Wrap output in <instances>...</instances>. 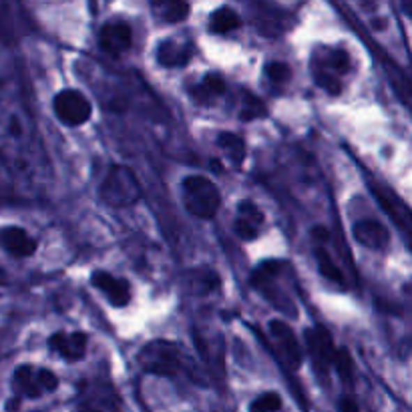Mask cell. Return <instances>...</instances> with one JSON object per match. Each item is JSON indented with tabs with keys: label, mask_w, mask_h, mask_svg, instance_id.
<instances>
[{
	"label": "cell",
	"mask_w": 412,
	"mask_h": 412,
	"mask_svg": "<svg viewBox=\"0 0 412 412\" xmlns=\"http://www.w3.org/2000/svg\"><path fill=\"white\" fill-rule=\"evenodd\" d=\"M240 26V15L234 8H229V6H222V8L213 10L211 17H209V31L213 35H227V33H231V31H236Z\"/></svg>",
	"instance_id": "obj_15"
},
{
	"label": "cell",
	"mask_w": 412,
	"mask_h": 412,
	"mask_svg": "<svg viewBox=\"0 0 412 412\" xmlns=\"http://www.w3.org/2000/svg\"><path fill=\"white\" fill-rule=\"evenodd\" d=\"M137 360L143 372L155 374V376H175L185 366L183 350L177 344L161 340V338L145 344L139 352Z\"/></svg>",
	"instance_id": "obj_1"
},
{
	"label": "cell",
	"mask_w": 412,
	"mask_h": 412,
	"mask_svg": "<svg viewBox=\"0 0 412 412\" xmlns=\"http://www.w3.org/2000/svg\"><path fill=\"white\" fill-rule=\"evenodd\" d=\"M13 384L18 395L26 396V398H38L40 395H45L40 386V378H38V368L35 366H18L13 376Z\"/></svg>",
	"instance_id": "obj_14"
},
{
	"label": "cell",
	"mask_w": 412,
	"mask_h": 412,
	"mask_svg": "<svg viewBox=\"0 0 412 412\" xmlns=\"http://www.w3.org/2000/svg\"><path fill=\"white\" fill-rule=\"evenodd\" d=\"M314 79H316V83L322 86L326 93H330L332 97H336V95H340L342 93V83H340V77H336V75H330L326 70H316L314 69Z\"/></svg>",
	"instance_id": "obj_24"
},
{
	"label": "cell",
	"mask_w": 412,
	"mask_h": 412,
	"mask_svg": "<svg viewBox=\"0 0 412 412\" xmlns=\"http://www.w3.org/2000/svg\"><path fill=\"white\" fill-rule=\"evenodd\" d=\"M99 45L107 54L111 56H121L127 52L133 45V31L127 22L123 20H113L107 22L101 33H99Z\"/></svg>",
	"instance_id": "obj_7"
},
{
	"label": "cell",
	"mask_w": 412,
	"mask_h": 412,
	"mask_svg": "<svg viewBox=\"0 0 412 412\" xmlns=\"http://www.w3.org/2000/svg\"><path fill=\"white\" fill-rule=\"evenodd\" d=\"M312 238H314V241H328V238H330V231H328L324 225H316L314 229H312Z\"/></svg>",
	"instance_id": "obj_29"
},
{
	"label": "cell",
	"mask_w": 412,
	"mask_h": 412,
	"mask_svg": "<svg viewBox=\"0 0 412 412\" xmlns=\"http://www.w3.org/2000/svg\"><path fill=\"white\" fill-rule=\"evenodd\" d=\"M259 117H266V105L261 103L259 99H256V97L247 95L240 109V119L254 121V119H259Z\"/></svg>",
	"instance_id": "obj_22"
},
{
	"label": "cell",
	"mask_w": 412,
	"mask_h": 412,
	"mask_svg": "<svg viewBox=\"0 0 412 412\" xmlns=\"http://www.w3.org/2000/svg\"><path fill=\"white\" fill-rule=\"evenodd\" d=\"M81 412H95V411H81Z\"/></svg>",
	"instance_id": "obj_30"
},
{
	"label": "cell",
	"mask_w": 412,
	"mask_h": 412,
	"mask_svg": "<svg viewBox=\"0 0 412 412\" xmlns=\"http://www.w3.org/2000/svg\"><path fill=\"white\" fill-rule=\"evenodd\" d=\"M238 218L243 220V222H247V224H252L254 227H259V225L264 224V211L259 209L254 201H247V199H243L240 201V206H238Z\"/></svg>",
	"instance_id": "obj_21"
},
{
	"label": "cell",
	"mask_w": 412,
	"mask_h": 412,
	"mask_svg": "<svg viewBox=\"0 0 412 412\" xmlns=\"http://www.w3.org/2000/svg\"><path fill=\"white\" fill-rule=\"evenodd\" d=\"M314 254H316V261H318L320 274L324 275L326 280H330L332 284H340V286H344L342 272L338 270V266H336V264L332 261V258L328 256L326 250H316Z\"/></svg>",
	"instance_id": "obj_19"
},
{
	"label": "cell",
	"mask_w": 412,
	"mask_h": 412,
	"mask_svg": "<svg viewBox=\"0 0 412 412\" xmlns=\"http://www.w3.org/2000/svg\"><path fill=\"white\" fill-rule=\"evenodd\" d=\"M191 59V49L177 40H163L157 47V63L165 69L185 67Z\"/></svg>",
	"instance_id": "obj_12"
},
{
	"label": "cell",
	"mask_w": 412,
	"mask_h": 412,
	"mask_svg": "<svg viewBox=\"0 0 412 412\" xmlns=\"http://www.w3.org/2000/svg\"><path fill=\"white\" fill-rule=\"evenodd\" d=\"M193 277V286L197 292H211L220 286V277L215 275V272L211 270H199V272H193L191 274Z\"/></svg>",
	"instance_id": "obj_23"
},
{
	"label": "cell",
	"mask_w": 412,
	"mask_h": 412,
	"mask_svg": "<svg viewBox=\"0 0 412 412\" xmlns=\"http://www.w3.org/2000/svg\"><path fill=\"white\" fill-rule=\"evenodd\" d=\"M91 284L103 293L115 308H123L131 302V286L127 280L115 277L109 272H95L91 275Z\"/></svg>",
	"instance_id": "obj_8"
},
{
	"label": "cell",
	"mask_w": 412,
	"mask_h": 412,
	"mask_svg": "<svg viewBox=\"0 0 412 412\" xmlns=\"http://www.w3.org/2000/svg\"><path fill=\"white\" fill-rule=\"evenodd\" d=\"M36 240L33 236H29L22 227L10 225L0 229V247L15 256V258H29L36 252Z\"/></svg>",
	"instance_id": "obj_10"
},
{
	"label": "cell",
	"mask_w": 412,
	"mask_h": 412,
	"mask_svg": "<svg viewBox=\"0 0 412 412\" xmlns=\"http://www.w3.org/2000/svg\"><path fill=\"white\" fill-rule=\"evenodd\" d=\"M89 336L85 332H56L49 338V348L63 360L77 362L85 356Z\"/></svg>",
	"instance_id": "obj_9"
},
{
	"label": "cell",
	"mask_w": 412,
	"mask_h": 412,
	"mask_svg": "<svg viewBox=\"0 0 412 412\" xmlns=\"http://www.w3.org/2000/svg\"><path fill=\"white\" fill-rule=\"evenodd\" d=\"M280 409H282V396L277 392H264L250 404V412H277Z\"/></svg>",
	"instance_id": "obj_20"
},
{
	"label": "cell",
	"mask_w": 412,
	"mask_h": 412,
	"mask_svg": "<svg viewBox=\"0 0 412 412\" xmlns=\"http://www.w3.org/2000/svg\"><path fill=\"white\" fill-rule=\"evenodd\" d=\"M52 109H54L56 119L65 123L67 127H81L93 115L91 101L77 89H65L56 93L52 101Z\"/></svg>",
	"instance_id": "obj_4"
},
{
	"label": "cell",
	"mask_w": 412,
	"mask_h": 412,
	"mask_svg": "<svg viewBox=\"0 0 412 412\" xmlns=\"http://www.w3.org/2000/svg\"><path fill=\"white\" fill-rule=\"evenodd\" d=\"M266 77L272 81V83H277V85H282V83H288L290 81V77H292V70L290 67L286 65V63H280V61H274V63H268L266 65Z\"/></svg>",
	"instance_id": "obj_25"
},
{
	"label": "cell",
	"mask_w": 412,
	"mask_h": 412,
	"mask_svg": "<svg viewBox=\"0 0 412 412\" xmlns=\"http://www.w3.org/2000/svg\"><path fill=\"white\" fill-rule=\"evenodd\" d=\"M225 93V79L220 73H209L201 79L199 85L191 89V97L193 101L199 105L215 103Z\"/></svg>",
	"instance_id": "obj_13"
},
{
	"label": "cell",
	"mask_w": 412,
	"mask_h": 412,
	"mask_svg": "<svg viewBox=\"0 0 412 412\" xmlns=\"http://www.w3.org/2000/svg\"><path fill=\"white\" fill-rule=\"evenodd\" d=\"M350 69V56L344 49H334L326 54L324 63H322V70H326L330 75L340 77L344 73H348Z\"/></svg>",
	"instance_id": "obj_18"
},
{
	"label": "cell",
	"mask_w": 412,
	"mask_h": 412,
	"mask_svg": "<svg viewBox=\"0 0 412 412\" xmlns=\"http://www.w3.org/2000/svg\"><path fill=\"white\" fill-rule=\"evenodd\" d=\"M352 236L360 245L368 250H384L390 241V234L386 225H382L376 220H360L352 227Z\"/></svg>",
	"instance_id": "obj_11"
},
{
	"label": "cell",
	"mask_w": 412,
	"mask_h": 412,
	"mask_svg": "<svg viewBox=\"0 0 412 412\" xmlns=\"http://www.w3.org/2000/svg\"><path fill=\"white\" fill-rule=\"evenodd\" d=\"M38 378H40V386L45 392H54L59 388V378L54 372L47 370V368H38Z\"/></svg>",
	"instance_id": "obj_26"
},
{
	"label": "cell",
	"mask_w": 412,
	"mask_h": 412,
	"mask_svg": "<svg viewBox=\"0 0 412 412\" xmlns=\"http://www.w3.org/2000/svg\"><path fill=\"white\" fill-rule=\"evenodd\" d=\"M99 195L107 206L131 207L137 204L143 195L135 173L125 165H111L99 188Z\"/></svg>",
	"instance_id": "obj_3"
},
{
	"label": "cell",
	"mask_w": 412,
	"mask_h": 412,
	"mask_svg": "<svg viewBox=\"0 0 412 412\" xmlns=\"http://www.w3.org/2000/svg\"><path fill=\"white\" fill-rule=\"evenodd\" d=\"M340 412H358L356 400L350 398V396H342V398H340Z\"/></svg>",
	"instance_id": "obj_28"
},
{
	"label": "cell",
	"mask_w": 412,
	"mask_h": 412,
	"mask_svg": "<svg viewBox=\"0 0 412 412\" xmlns=\"http://www.w3.org/2000/svg\"><path fill=\"white\" fill-rule=\"evenodd\" d=\"M183 206L191 215L209 220L222 206V193L206 175H189L183 179Z\"/></svg>",
	"instance_id": "obj_2"
},
{
	"label": "cell",
	"mask_w": 412,
	"mask_h": 412,
	"mask_svg": "<svg viewBox=\"0 0 412 412\" xmlns=\"http://www.w3.org/2000/svg\"><path fill=\"white\" fill-rule=\"evenodd\" d=\"M236 234H238V238L243 241H252L254 238H258V227H254L252 224H247V222H243V220H236Z\"/></svg>",
	"instance_id": "obj_27"
},
{
	"label": "cell",
	"mask_w": 412,
	"mask_h": 412,
	"mask_svg": "<svg viewBox=\"0 0 412 412\" xmlns=\"http://www.w3.org/2000/svg\"><path fill=\"white\" fill-rule=\"evenodd\" d=\"M270 334L274 338L277 350L282 352L284 360L288 362L290 368H300V364L304 360V350L300 346V340L296 336L290 324H286L284 320H272L270 322Z\"/></svg>",
	"instance_id": "obj_6"
},
{
	"label": "cell",
	"mask_w": 412,
	"mask_h": 412,
	"mask_svg": "<svg viewBox=\"0 0 412 412\" xmlns=\"http://www.w3.org/2000/svg\"><path fill=\"white\" fill-rule=\"evenodd\" d=\"M153 8L165 22H181L189 15L188 2H155Z\"/></svg>",
	"instance_id": "obj_17"
},
{
	"label": "cell",
	"mask_w": 412,
	"mask_h": 412,
	"mask_svg": "<svg viewBox=\"0 0 412 412\" xmlns=\"http://www.w3.org/2000/svg\"><path fill=\"white\" fill-rule=\"evenodd\" d=\"M218 145L224 151L225 157L234 163V165H241L245 159V141L236 135V133H222L218 137Z\"/></svg>",
	"instance_id": "obj_16"
},
{
	"label": "cell",
	"mask_w": 412,
	"mask_h": 412,
	"mask_svg": "<svg viewBox=\"0 0 412 412\" xmlns=\"http://www.w3.org/2000/svg\"><path fill=\"white\" fill-rule=\"evenodd\" d=\"M306 350L318 372H328V368L336 364L338 350L324 328L318 326L306 330Z\"/></svg>",
	"instance_id": "obj_5"
}]
</instances>
